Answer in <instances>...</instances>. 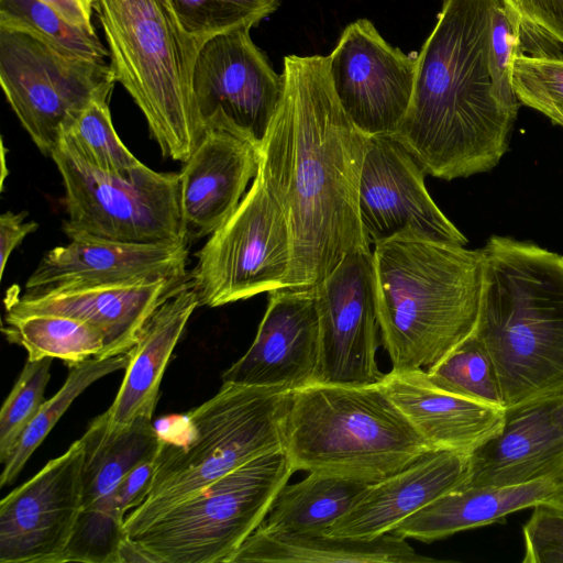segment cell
<instances>
[{
	"mask_svg": "<svg viewBox=\"0 0 563 563\" xmlns=\"http://www.w3.org/2000/svg\"><path fill=\"white\" fill-rule=\"evenodd\" d=\"M294 472L284 449L267 452L125 536L161 563H230Z\"/></svg>",
	"mask_w": 563,
	"mask_h": 563,
	"instance_id": "cell-8",
	"label": "cell"
},
{
	"mask_svg": "<svg viewBox=\"0 0 563 563\" xmlns=\"http://www.w3.org/2000/svg\"><path fill=\"white\" fill-rule=\"evenodd\" d=\"M430 563L409 545L407 539L386 533L373 539L331 536L324 532L282 534L256 529L230 563Z\"/></svg>",
	"mask_w": 563,
	"mask_h": 563,
	"instance_id": "cell-26",
	"label": "cell"
},
{
	"mask_svg": "<svg viewBox=\"0 0 563 563\" xmlns=\"http://www.w3.org/2000/svg\"><path fill=\"white\" fill-rule=\"evenodd\" d=\"M115 79L132 97L162 154L185 163L205 130L192 95L202 46L180 26L169 0H92Z\"/></svg>",
	"mask_w": 563,
	"mask_h": 563,
	"instance_id": "cell-7",
	"label": "cell"
},
{
	"mask_svg": "<svg viewBox=\"0 0 563 563\" xmlns=\"http://www.w3.org/2000/svg\"><path fill=\"white\" fill-rule=\"evenodd\" d=\"M258 151L230 133L207 130L179 173L188 241L212 234L234 212L257 174Z\"/></svg>",
	"mask_w": 563,
	"mask_h": 563,
	"instance_id": "cell-22",
	"label": "cell"
},
{
	"mask_svg": "<svg viewBox=\"0 0 563 563\" xmlns=\"http://www.w3.org/2000/svg\"><path fill=\"white\" fill-rule=\"evenodd\" d=\"M378 384L435 451L472 455L504 423L506 408L443 388L426 369H391Z\"/></svg>",
	"mask_w": 563,
	"mask_h": 563,
	"instance_id": "cell-21",
	"label": "cell"
},
{
	"mask_svg": "<svg viewBox=\"0 0 563 563\" xmlns=\"http://www.w3.org/2000/svg\"><path fill=\"white\" fill-rule=\"evenodd\" d=\"M53 357L27 360L0 411V462L9 457L20 437L44 404Z\"/></svg>",
	"mask_w": 563,
	"mask_h": 563,
	"instance_id": "cell-36",
	"label": "cell"
},
{
	"mask_svg": "<svg viewBox=\"0 0 563 563\" xmlns=\"http://www.w3.org/2000/svg\"><path fill=\"white\" fill-rule=\"evenodd\" d=\"M188 243L70 240L49 250L25 283L27 294L185 280Z\"/></svg>",
	"mask_w": 563,
	"mask_h": 563,
	"instance_id": "cell-17",
	"label": "cell"
},
{
	"mask_svg": "<svg viewBox=\"0 0 563 563\" xmlns=\"http://www.w3.org/2000/svg\"><path fill=\"white\" fill-rule=\"evenodd\" d=\"M319 320V364L314 383L378 384L382 342L371 250L346 254L313 286Z\"/></svg>",
	"mask_w": 563,
	"mask_h": 563,
	"instance_id": "cell-13",
	"label": "cell"
},
{
	"mask_svg": "<svg viewBox=\"0 0 563 563\" xmlns=\"http://www.w3.org/2000/svg\"><path fill=\"white\" fill-rule=\"evenodd\" d=\"M522 527V563H563V510L538 504Z\"/></svg>",
	"mask_w": 563,
	"mask_h": 563,
	"instance_id": "cell-38",
	"label": "cell"
},
{
	"mask_svg": "<svg viewBox=\"0 0 563 563\" xmlns=\"http://www.w3.org/2000/svg\"><path fill=\"white\" fill-rule=\"evenodd\" d=\"M283 449L295 471L375 484L433 451L379 384L290 390Z\"/></svg>",
	"mask_w": 563,
	"mask_h": 563,
	"instance_id": "cell-5",
	"label": "cell"
},
{
	"mask_svg": "<svg viewBox=\"0 0 563 563\" xmlns=\"http://www.w3.org/2000/svg\"><path fill=\"white\" fill-rule=\"evenodd\" d=\"M26 211L14 213L7 211L0 216V276L3 277L5 265L15 247L23 239L38 229L35 221H25Z\"/></svg>",
	"mask_w": 563,
	"mask_h": 563,
	"instance_id": "cell-41",
	"label": "cell"
},
{
	"mask_svg": "<svg viewBox=\"0 0 563 563\" xmlns=\"http://www.w3.org/2000/svg\"><path fill=\"white\" fill-rule=\"evenodd\" d=\"M85 441L0 501V563H59L82 508Z\"/></svg>",
	"mask_w": 563,
	"mask_h": 563,
	"instance_id": "cell-14",
	"label": "cell"
},
{
	"mask_svg": "<svg viewBox=\"0 0 563 563\" xmlns=\"http://www.w3.org/2000/svg\"><path fill=\"white\" fill-rule=\"evenodd\" d=\"M470 456L430 451L400 472L371 484L355 505L324 533L373 539L455 487L466 475Z\"/></svg>",
	"mask_w": 563,
	"mask_h": 563,
	"instance_id": "cell-23",
	"label": "cell"
},
{
	"mask_svg": "<svg viewBox=\"0 0 563 563\" xmlns=\"http://www.w3.org/2000/svg\"><path fill=\"white\" fill-rule=\"evenodd\" d=\"M156 459L135 467L103 500L81 510L106 511L124 521L125 512L134 509L146 498L155 473Z\"/></svg>",
	"mask_w": 563,
	"mask_h": 563,
	"instance_id": "cell-40",
	"label": "cell"
},
{
	"mask_svg": "<svg viewBox=\"0 0 563 563\" xmlns=\"http://www.w3.org/2000/svg\"><path fill=\"white\" fill-rule=\"evenodd\" d=\"M129 352L108 358H90L70 366L67 378L59 390L41 409L20 437L16 445L3 463L0 486L4 487L15 481L25 463L40 446L49 431L70 407L73 401L91 384L101 377L125 368Z\"/></svg>",
	"mask_w": 563,
	"mask_h": 563,
	"instance_id": "cell-30",
	"label": "cell"
},
{
	"mask_svg": "<svg viewBox=\"0 0 563 563\" xmlns=\"http://www.w3.org/2000/svg\"><path fill=\"white\" fill-rule=\"evenodd\" d=\"M290 390L222 383L188 411L184 431L163 437L146 498L124 519L130 536L244 463L283 449Z\"/></svg>",
	"mask_w": 563,
	"mask_h": 563,
	"instance_id": "cell-6",
	"label": "cell"
},
{
	"mask_svg": "<svg viewBox=\"0 0 563 563\" xmlns=\"http://www.w3.org/2000/svg\"><path fill=\"white\" fill-rule=\"evenodd\" d=\"M463 479L390 533L430 543L504 521L509 514L548 501L563 487V475L512 486H467Z\"/></svg>",
	"mask_w": 563,
	"mask_h": 563,
	"instance_id": "cell-25",
	"label": "cell"
},
{
	"mask_svg": "<svg viewBox=\"0 0 563 563\" xmlns=\"http://www.w3.org/2000/svg\"><path fill=\"white\" fill-rule=\"evenodd\" d=\"M53 158L65 187L69 240L188 243L180 209L179 174L142 164L128 175L87 162L63 135Z\"/></svg>",
	"mask_w": 563,
	"mask_h": 563,
	"instance_id": "cell-9",
	"label": "cell"
},
{
	"mask_svg": "<svg viewBox=\"0 0 563 563\" xmlns=\"http://www.w3.org/2000/svg\"><path fill=\"white\" fill-rule=\"evenodd\" d=\"M110 97L92 100L64 134L91 165L110 173L128 175L141 163L123 144L112 124Z\"/></svg>",
	"mask_w": 563,
	"mask_h": 563,
	"instance_id": "cell-31",
	"label": "cell"
},
{
	"mask_svg": "<svg viewBox=\"0 0 563 563\" xmlns=\"http://www.w3.org/2000/svg\"><path fill=\"white\" fill-rule=\"evenodd\" d=\"M522 30L563 44V0H503Z\"/></svg>",
	"mask_w": 563,
	"mask_h": 563,
	"instance_id": "cell-39",
	"label": "cell"
},
{
	"mask_svg": "<svg viewBox=\"0 0 563 563\" xmlns=\"http://www.w3.org/2000/svg\"><path fill=\"white\" fill-rule=\"evenodd\" d=\"M521 53L520 22L503 0H495L488 34V67L497 100L516 113L520 103L511 85V74L515 58Z\"/></svg>",
	"mask_w": 563,
	"mask_h": 563,
	"instance_id": "cell-37",
	"label": "cell"
},
{
	"mask_svg": "<svg viewBox=\"0 0 563 563\" xmlns=\"http://www.w3.org/2000/svg\"><path fill=\"white\" fill-rule=\"evenodd\" d=\"M563 475V398L506 408L500 431L470 456L463 484L512 486Z\"/></svg>",
	"mask_w": 563,
	"mask_h": 563,
	"instance_id": "cell-19",
	"label": "cell"
},
{
	"mask_svg": "<svg viewBox=\"0 0 563 563\" xmlns=\"http://www.w3.org/2000/svg\"><path fill=\"white\" fill-rule=\"evenodd\" d=\"M197 307L198 294L189 276L148 318L129 351L119 391L103 412L109 427H121L139 418L152 419L166 366Z\"/></svg>",
	"mask_w": 563,
	"mask_h": 563,
	"instance_id": "cell-24",
	"label": "cell"
},
{
	"mask_svg": "<svg viewBox=\"0 0 563 563\" xmlns=\"http://www.w3.org/2000/svg\"><path fill=\"white\" fill-rule=\"evenodd\" d=\"M545 504L563 510V487L552 496Z\"/></svg>",
	"mask_w": 563,
	"mask_h": 563,
	"instance_id": "cell-44",
	"label": "cell"
},
{
	"mask_svg": "<svg viewBox=\"0 0 563 563\" xmlns=\"http://www.w3.org/2000/svg\"><path fill=\"white\" fill-rule=\"evenodd\" d=\"M380 338L391 369H429L475 330L482 249L406 231L374 245Z\"/></svg>",
	"mask_w": 563,
	"mask_h": 563,
	"instance_id": "cell-4",
	"label": "cell"
},
{
	"mask_svg": "<svg viewBox=\"0 0 563 563\" xmlns=\"http://www.w3.org/2000/svg\"><path fill=\"white\" fill-rule=\"evenodd\" d=\"M319 320L313 287L269 291L249 350L223 374L222 383L294 390L314 383Z\"/></svg>",
	"mask_w": 563,
	"mask_h": 563,
	"instance_id": "cell-18",
	"label": "cell"
},
{
	"mask_svg": "<svg viewBox=\"0 0 563 563\" xmlns=\"http://www.w3.org/2000/svg\"><path fill=\"white\" fill-rule=\"evenodd\" d=\"M8 341L20 344L27 360L56 357L69 367L90 358H102L106 338L97 327L55 313L5 317Z\"/></svg>",
	"mask_w": 563,
	"mask_h": 563,
	"instance_id": "cell-29",
	"label": "cell"
},
{
	"mask_svg": "<svg viewBox=\"0 0 563 563\" xmlns=\"http://www.w3.org/2000/svg\"><path fill=\"white\" fill-rule=\"evenodd\" d=\"M161 563L159 560L137 542L124 536L118 549V563Z\"/></svg>",
	"mask_w": 563,
	"mask_h": 563,
	"instance_id": "cell-43",
	"label": "cell"
},
{
	"mask_svg": "<svg viewBox=\"0 0 563 563\" xmlns=\"http://www.w3.org/2000/svg\"><path fill=\"white\" fill-rule=\"evenodd\" d=\"M183 30L200 44L239 29H252L273 13L279 0H169Z\"/></svg>",
	"mask_w": 563,
	"mask_h": 563,
	"instance_id": "cell-33",
	"label": "cell"
},
{
	"mask_svg": "<svg viewBox=\"0 0 563 563\" xmlns=\"http://www.w3.org/2000/svg\"><path fill=\"white\" fill-rule=\"evenodd\" d=\"M195 256L189 276L199 306L216 308L285 288L288 222L258 170L238 208Z\"/></svg>",
	"mask_w": 563,
	"mask_h": 563,
	"instance_id": "cell-11",
	"label": "cell"
},
{
	"mask_svg": "<svg viewBox=\"0 0 563 563\" xmlns=\"http://www.w3.org/2000/svg\"><path fill=\"white\" fill-rule=\"evenodd\" d=\"M335 95L366 135H393L409 108L416 58L388 44L373 23L349 24L328 56Z\"/></svg>",
	"mask_w": 563,
	"mask_h": 563,
	"instance_id": "cell-15",
	"label": "cell"
},
{
	"mask_svg": "<svg viewBox=\"0 0 563 563\" xmlns=\"http://www.w3.org/2000/svg\"><path fill=\"white\" fill-rule=\"evenodd\" d=\"M0 82L21 125L45 156L89 103L110 97V63L70 53L29 29L0 24Z\"/></svg>",
	"mask_w": 563,
	"mask_h": 563,
	"instance_id": "cell-10",
	"label": "cell"
},
{
	"mask_svg": "<svg viewBox=\"0 0 563 563\" xmlns=\"http://www.w3.org/2000/svg\"><path fill=\"white\" fill-rule=\"evenodd\" d=\"M250 27L206 41L192 69V95L205 130L230 133L260 150L284 81L254 44Z\"/></svg>",
	"mask_w": 563,
	"mask_h": 563,
	"instance_id": "cell-12",
	"label": "cell"
},
{
	"mask_svg": "<svg viewBox=\"0 0 563 563\" xmlns=\"http://www.w3.org/2000/svg\"><path fill=\"white\" fill-rule=\"evenodd\" d=\"M495 0H443L416 57L409 108L394 137L444 180L492 170L509 148L516 112L496 98L488 67Z\"/></svg>",
	"mask_w": 563,
	"mask_h": 563,
	"instance_id": "cell-2",
	"label": "cell"
},
{
	"mask_svg": "<svg viewBox=\"0 0 563 563\" xmlns=\"http://www.w3.org/2000/svg\"><path fill=\"white\" fill-rule=\"evenodd\" d=\"M426 172L393 135L368 136L360 187L358 213L367 243L406 231L466 246L467 239L432 200Z\"/></svg>",
	"mask_w": 563,
	"mask_h": 563,
	"instance_id": "cell-16",
	"label": "cell"
},
{
	"mask_svg": "<svg viewBox=\"0 0 563 563\" xmlns=\"http://www.w3.org/2000/svg\"><path fill=\"white\" fill-rule=\"evenodd\" d=\"M511 85L520 104L563 128L562 57L519 54L512 65Z\"/></svg>",
	"mask_w": 563,
	"mask_h": 563,
	"instance_id": "cell-35",
	"label": "cell"
},
{
	"mask_svg": "<svg viewBox=\"0 0 563 563\" xmlns=\"http://www.w3.org/2000/svg\"><path fill=\"white\" fill-rule=\"evenodd\" d=\"M474 330L506 408L563 398V255L492 235Z\"/></svg>",
	"mask_w": 563,
	"mask_h": 563,
	"instance_id": "cell-3",
	"label": "cell"
},
{
	"mask_svg": "<svg viewBox=\"0 0 563 563\" xmlns=\"http://www.w3.org/2000/svg\"><path fill=\"white\" fill-rule=\"evenodd\" d=\"M283 95L258 150L261 173L288 222L285 288H310L349 253L371 250L358 213L368 135L333 89L328 56L284 58Z\"/></svg>",
	"mask_w": 563,
	"mask_h": 563,
	"instance_id": "cell-1",
	"label": "cell"
},
{
	"mask_svg": "<svg viewBox=\"0 0 563 563\" xmlns=\"http://www.w3.org/2000/svg\"><path fill=\"white\" fill-rule=\"evenodd\" d=\"M426 371L443 388L506 408L494 365L474 333Z\"/></svg>",
	"mask_w": 563,
	"mask_h": 563,
	"instance_id": "cell-34",
	"label": "cell"
},
{
	"mask_svg": "<svg viewBox=\"0 0 563 563\" xmlns=\"http://www.w3.org/2000/svg\"><path fill=\"white\" fill-rule=\"evenodd\" d=\"M187 279H162L142 285L56 292H25L23 296H19L20 290L14 286L7 291L4 298L5 317L55 313L88 322L103 332L106 346L102 358H108L128 353L152 313Z\"/></svg>",
	"mask_w": 563,
	"mask_h": 563,
	"instance_id": "cell-20",
	"label": "cell"
},
{
	"mask_svg": "<svg viewBox=\"0 0 563 563\" xmlns=\"http://www.w3.org/2000/svg\"><path fill=\"white\" fill-rule=\"evenodd\" d=\"M55 9L66 21L75 26L95 31L91 16L92 0H43Z\"/></svg>",
	"mask_w": 563,
	"mask_h": 563,
	"instance_id": "cell-42",
	"label": "cell"
},
{
	"mask_svg": "<svg viewBox=\"0 0 563 563\" xmlns=\"http://www.w3.org/2000/svg\"><path fill=\"white\" fill-rule=\"evenodd\" d=\"M0 24L29 29L77 55L110 57L96 31L73 25L43 0H0Z\"/></svg>",
	"mask_w": 563,
	"mask_h": 563,
	"instance_id": "cell-32",
	"label": "cell"
},
{
	"mask_svg": "<svg viewBox=\"0 0 563 563\" xmlns=\"http://www.w3.org/2000/svg\"><path fill=\"white\" fill-rule=\"evenodd\" d=\"M82 508L107 498L139 465L155 460L162 435L152 419L139 418L109 427L101 413L84 433Z\"/></svg>",
	"mask_w": 563,
	"mask_h": 563,
	"instance_id": "cell-27",
	"label": "cell"
},
{
	"mask_svg": "<svg viewBox=\"0 0 563 563\" xmlns=\"http://www.w3.org/2000/svg\"><path fill=\"white\" fill-rule=\"evenodd\" d=\"M369 485L340 475L311 472L278 492L257 529L282 534L325 532Z\"/></svg>",
	"mask_w": 563,
	"mask_h": 563,
	"instance_id": "cell-28",
	"label": "cell"
}]
</instances>
